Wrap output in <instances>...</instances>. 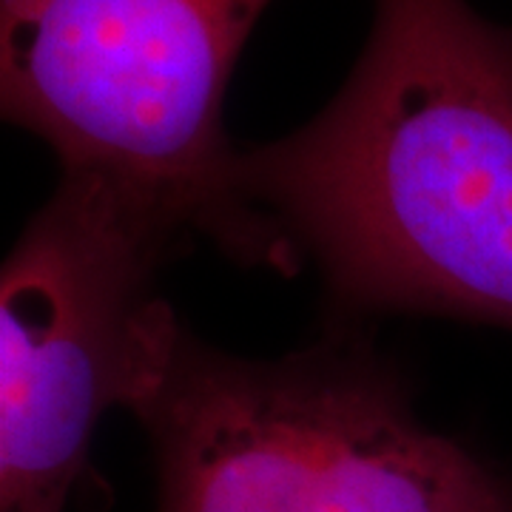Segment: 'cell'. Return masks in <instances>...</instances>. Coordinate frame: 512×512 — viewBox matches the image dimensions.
<instances>
[{
  "mask_svg": "<svg viewBox=\"0 0 512 512\" xmlns=\"http://www.w3.org/2000/svg\"><path fill=\"white\" fill-rule=\"evenodd\" d=\"M237 180L339 305L512 333V29L467 0H376L342 89Z\"/></svg>",
  "mask_w": 512,
  "mask_h": 512,
  "instance_id": "cell-1",
  "label": "cell"
},
{
  "mask_svg": "<svg viewBox=\"0 0 512 512\" xmlns=\"http://www.w3.org/2000/svg\"><path fill=\"white\" fill-rule=\"evenodd\" d=\"M126 407L154 444L160 512H512V478L430 430L353 339L256 362L171 311Z\"/></svg>",
  "mask_w": 512,
  "mask_h": 512,
  "instance_id": "cell-2",
  "label": "cell"
},
{
  "mask_svg": "<svg viewBox=\"0 0 512 512\" xmlns=\"http://www.w3.org/2000/svg\"><path fill=\"white\" fill-rule=\"evenodd\" d=\"M271 0H0V109L63 171L109 180L183 237L293 271L245 200L222 126L228 80Z\"/></svg>",
  "mask_w": 512,
  "mask_h": 512,
  "instance_id": "cell-3",
  "label": "cell"
},
{
  "mask_svg": "<svg viewBox=\"0 0 512 512\" xmlns=\"http://www.w3.org/2000/svg\"><path fill=\"white\" fill-rule=\"evenodd\" d=\"M183 239L83 171H63L23 228L0 271V512H66L171 311L154 285Z\"/></svg>",
  "mask_w": 512,
  "mask_h": 512,
  "instance_id": "cell-4",
  "label": "cell"
}]
</instances>
